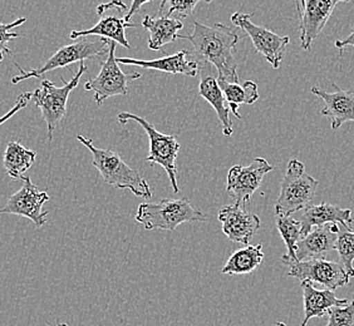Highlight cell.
<instances>
[{"label":"cell","instance_id":"cell-21","mask_svg":"<svg viewBox=\"0 0 354 326\" xmlns=\"http://www.w3.org/2000/svg\"><path fill=\"white\" fill-rule=\"evenodd\" d=\"M142 27L149 33V48L161 50L166 44L176 41L178 30L184 28L183 21L165 17H143Z\"/></svg>","mask_w":354,"mask_h":326},{"label":"cell","instance_id":"cell-22","mask_svg":"<svg viewBox=\"0 0 354 326\" xmlns=\"http://www.w3.org/2000/svg\"><path fill=\"white\" fill-rule=\"evenodd\" d=\"M136 24H132L124 19H120L117 17H107L102 18L101 21L95 24V27L87 29V30H73L69 38L71 39H78L81 37H88V35H98L104 39H109L121 44L122 47L130 49V43L126 39V29L127 28H135Z\"/></svg>","mask_w":354,"mask_h":326},{"label":"cell","instance_id":"cell-18","mask_svg":"<svg viewBox=\"0 0 354 326\" xmlns=\"http://www.w3.org/2000/svg\"><path fill=\"white\" fill-rule=\"evenodd\" d=\"M299 222L301 224V235L304 238L314 227L324 224H337L351 229L353 218L351 209H341L339 206L323 202L308 206L306 210H303Z\"/></svg>","mask_w":354,"mask_h":326},{"label":"cell","instance_id":"cell-17","mask_svg":"<svg viewBox=\"0 0 354 326\" xmlns=\"http://www.w3.org/2000/svg\"><path fill=\"white\" fill-rule=\"evenodd\" d=\"M333 87V93L319 87H313L310 92L324 101L326 107L322 109V115L330 119L332 129L337 131L344 123L354 122V92L343 90L335 84Z\"/></svg>","mask_w":354,"mask_h":326},{"label":"cell","instance_id":"cell-35","mask_svg":"<svg viewBox=\"0 0 354 326\" xmlns=\"http://www.w3.org/2000/svg\"><path fill=\"white\" fill-rule=\"evenodd\" d=\"M277 326H286V323H283V321H278Z\"/></svg>","mask_w":354,"mask_h":326},{"label":"cell","instance_id":"cell-26","mask_svg":"<svg viewBox=\"0 0 354 326\" xmlns=\"http://www.w3.org/2000/svg\"><path fill=\"white\" fill-rule=\"evenodd\" d=\"M275 222L288 249V253L281 256V261L284 264L297 262V245L303 238L301 224L292 216H275Z\"/></svg>","mask_w":354,"mask_h":326},{"label":"cell","instance_id":"cell-29","mask_svg":"<svg viewBox=\"0 0 354 326\" xmlns=\"http://www.w3.org/2000/svg\"><path fill=\"white\" fill-rule=\"evenodd\" d=\"M328 314L327 326H354V300L347 305L335 306Z\"/></svg>","mask_w":354,"mask_h":326},{"label":"cell","instance_id":"cell-4","mask_svg":"<svg viewBox=\"0 0 354 326\" xmlns=\"http://www.w3.org/2000/svg\"><path fill=\"white\" fill-rule=\"evenodd\" d=\"M319 182L306 172V166L298 160H290L275 204V216H290L294 212L306 210L315 198Z\"/></svg>","mask_w":354,"mask_h":326},{"label":"cell","instance_id":"cell-9","mask_svg":"<svg viewBox=\"0 0 354 326\" xmlns=\"http://www.w3.org/2000/svg\"><path fill=\"white\" fill-rule=\"evenodd\" d=\"M289 266L288 276L308 282H317L326 286L327 290L335 291L342 286L349 284L351 278L348 276L344 267L339 262L328 261L326 258H310L297 262H286Z\"/></svg>","mask_w":354,"mask_h":326},{"label":"cell","instance_id":"cell-12","mask_svg":"<svg viewBox=\"0 0 354 326\" xmlns=\"http://www.w3.org/2000/svg\"><path fill=\"white\" fill-rule=\"evenodd\" d=\"M339 0H300L297 1L299 14L300 48L310 50L314 41L326 27Z\"/></svg>","mask_w":354,"mask_h":326},{"label":"cell","instance_id":"cell-19","mask_svg":"<svg viewBox=\"0 0 354 326\" xmlns=\"http://www.w3.org/2000/svg\"><path fill=\"white\" fill-rule=\"evenodd\" d=\"M118 64L136 66L145 69H153L171 75H189L196 77L198 73V61H195L187 50H180L175 55H166L153 61H142L135 58H117Z\"/></svg>","mask_w":354,"mask_h":326},{"label":"cell","instance_id":"cell-23","mask_svg":"<svg viewBox=\"0 0 354 326\" xmlns=\"http://www.w3.org/2000/svg\"><path fill=\"white\" fill-rule=\"evenodd\" d=\"M37 153L35 151L28 150L23 144L12 141L7 144L3 156V164L8 175L14 180H21L35 161Z\"/></svg>","mask_w":354,"mask_h":326},{"label":"cell","instance_id":"cell-14","mask_svg":"<svg viewBox=\"0 0 354 326\" xmlns=\"http://www.w3.org/2000/svg\"><path fill=\"white\" fill-rule=\"evenodd\" d=\"M218 220L223 224V232L234 242L249 245L250 240L260 229V218L236 204L225 206L218 212Z\"/></svg>","mask_w":354,"mask_h":326},{"label":"cell","instance_id":"cell-33","mask_svg":"<svg viewBox=\"0 0 354 326\" xmlns=\"http://www.w3.org/2000/svg\"><path fill=\"white\" fill-rule=\"evenodd\" d=\"M120 8V10L121 12H124L126 10V6L121 3V1H112V3H109V4H102V6H100V7L97 8V14L98 15H102L106 10H109V8Z\"/></svg>","mask_w":354,"mask_h":326},{"label":"cell","instance_id":"cell-5","mask_svg":"<svg viewBox=\"0 0 354 326\" xmlns=\"http://www.w3.org/2000/svg\"><path fill=\"white\" fill-rule=\"evenodd\" d=\"M87 67L84 63L80 64L75 77L69 82H64L63 87H57L49 79H41V88L32 93V102L41 109V117L47 123L48 141H53V132L67 113V102L72 90L77 88Z\"/></svg>","mask_w":354,"mask_h":326},{"label":"cell","instance_id":"cell-13","mask_svg":"<svg viewBox=\"0 0 354 326\" xmlns=\"http://www.w3.org/2000/svg\"><path fill=\"white\" fill-rule=\"evenodd\" d=\"M21 180L24 181L23 187L9 198L7 204L0 209V215L10 213L23 216L33 221L37 227H41L48 216V211H43V204L47 202L49 196L47 192L33 184L30 177L24 176Z\"/></svg>","mask_w":354,"mask_h":326},{"label":"cell","instance_id":"cell-32","mask_svg":"<svg viewBox=\"0 0 354 326\" xmlns=\"http://www.w3.org/2000/svg\"><path fill=\"white\" fill-rule=\"evenodd\" d=\"M145 4H147V1H133V3H132V6H131L130 9H129V12H127L126 15H124V18H123V19L130 23L131 18H132L135 14L138 13V12H140V9H141V7L145 6Z\"/></svg>","mask_w":354,"mask_h":326},{"label":"cell","instance_id":"cell-24","mask_svg":"<svg viewBox=\"0 0 354 326\" xmlns=\"http://www.w3.org/2000/svg\"><path fill=\"white\" fill-rule=\"evenodd\" d=\"M264 258L263 246L248 245L244 249L234 252L221 272L226 275H246L254 271Z\"/></svg>","mask_w":354,"mask_h":326},{"label":"cell","instance_id":"cell-36","mask_svg":"<svg viewBox=\"0 0 354 326\" xmlns=\"http://www.w3.org/2000/svg\"><path fill=\"white\" fill-rule=\"evenodd\" d=\"M57 326H68L66 323H59V324H57Z\"/></svg>","mask_w":354,"mask_h":326},{"label":"cell","instance_id":"cell-1","mask_svg":"<svg viewBox=\"0 0 354 326\" xmlns=\"http://www.w3.org/2000/svg\"><path fill=\"white\" fill-rule=\"evenodd\" d=\"M177 39H186L191 43L194 52L191 57L198 63L212 66L220 81L239 83L238 61L235 59V48L238 46V33L221 23L205 26L194 21L191 35H177Z\"/></svg>","mask_w":354,"mask_h":326},{"label":"cell","instance_id":"cell-6","mask_svg":"<svg viewBox=\"0 0 354 326\" xmlns=\"http://www.w3.org/2000/svg\"><path fill=\"white\" fill-rule=\"evenodd\" d=\"M118 121L121 124H126L130 121H135L142 126L146 131L147 136L150 138V155L147 161L152 164H160L164 167L167 176L170 178V184L174 192H180V187L177 184L176 160L180 151V143L175 136H169L158 132L147 119L142 117L136 116L130 112H122L118 115Z\"/></svg>","mask_w":354,"mask_h":326},{"label":"cell","instance_id":"cell-10","mask_svg":"<svg viewBox=\"0 0 354 326\" xmlns=\"http://www.w3.org/2000/svg\"><path fill=\"white\" fill-rule=\"evenodd\" d=\"M272 171V166L263 157L252 160L249 166L236 164L227 173L226 191L235 200V204L245 209L255 191H258L266 173Z\"/></svg>","mask_w":354,"mask_h":326},{"label":"cell","instance_id":"cell-15","mask_svg":"<svg viewBox=\"0 0 354 326\" xmlns=\"http://www.w3.org/2000/svg\"><path fill=\"white\" fill-rule=\"evenodd\" d=\"M341 224H330L314 227L307 236L297 245V261L310 258H326L328 253L335 250V242Z\"/></svg>","mask_w":354,"mask_h":326},{"label":"cell","instance_id":"cell-28","mask_svg":"<svg viewBox=\"0 0 354 326\" xmlns=\"http://www.w3.org/2000/svg\"><path fill=\"white\" fill-rule=\"evenodd\" d=\"M198 1H183V0H164L160 6V17L170 18L171 15H177L178 21L190 17Z\"/></svg>","mask_w":354,"mask_h":326},{"label":"cell","instance_id":"cell-25","mask_svg":"<svg viewBox=\"0 0 354 326\" xmlns=\"http://www.w3.org/2000/svg\"><path fill=\"white\" fill-rule=\"evenodd\" d=\"M218 82L224 93L225 99L229 103L230 111L239 119L243 118L239 113V107L241 104H254L259 99L258 86L255 82L246 81L243 86H240L239 83H229L220 79Z\"/></svg>","mask_w":354,"mask_h":326},{"label":"cell","instance_id":"cell-31","mask_svg":"<svg viewBox=\"0 0 354 326\" xmlns=\"http://www.w3.org/2000/svg\"><path fill=\"white\" fill-rule=\"evenodd\" d=\"M30 99H32V92H23V93L18 95L17 103H15V106H14L13 108L10 109V111H8L4 116L0 117V126H1L3 123L9 121V119H10L14 115H17L19 111L26 108L28 106V103L30 102Z\"/></svg>","mask_w":354,"mask_h":326},{"label":"cell","instance_id":"cell-16","mask_svg":"<svg viewBox=\"0 0 354 326\" xmlns=\"http://www.w3.org/2000/svg\"><path fill=\"white\" fill-rule=\"evenodd\" d=\"M198 73H200V84H198V95L205 98L212 104L218 119L223 126L224 136L230 137L232 135V123L229 117V111L225 106L224 93L218 86V77L214 75V67L207 63H198Z\"/></svg>","mask_w":354,"mask_h":326},{"label":"cell","instance_id":"cell-34","mask_svg":"<svg viewBox=\"0 0 354 326\" xmlns=\"http://www.w3.org/2000/svg\"><path fill=\"white\" fill-rule=\"evenodd\" d=\"M335 47L338 48V49L341 50V55L344 48L354 47V29L353 32L349 35L348 38H346V39H339V41H335Z\"/></svg>","mask_w":354,"mask_h":326},{"label":"cell","instance_id":"cell-27","mask_svg":"<svg viewBox=\"0 0 354 326\" xmlns=\"http://www.w3.org/2000/svg\"><path fill=\"white\" fill-rule=\"evenodd\" d=\"M335 250L341 258V264L352 279L354 278V231L349 227L341 226L338 232V238L335 242Z\"/></svg>","mask_w":354,"mask_h":326},{"label":"cell","instance_id":"cell-8","mask_svg":"<svg viewBox=\"0 0 354 326\" xmlns=\"http://www.w3.org/2000/svg\"><path fill=\"white\" fill-rule=\"evenodd\" d=\"M115 41H109V50L107 59L103 61L102 67L95 78H91L86 82L84 88L92 90L95 95L93 99L98 106H101L106 99L115 95H126L129 92V82L140 78V73H123L118 63Z\"/></svg>","mask_w":354,"mask_h":326},{"label":"cell","instance_id":"cell-2","mask_svg":"<svg viewBox=\"0 0 354 326\" xmlns=\"http://www.w3.org/2000/svg\"><path fill=\"white\" fill-rule=\"evenodd\" d=\"M77 140L84 144L93 156V166L101 173L103 181L115 186L120 190H130L137 198L150 200L152 190L150 184L143 178L138 171L133 170L123 161L118 153L111 150H101L95 147L91 138L78 135Z\"/></svg>","mask_w":354,"mask_h":326},{"label":"cell","instance_id":"cell-11","mask_svg":"<svg viewBox=\"0 0 354 326\" xmlns=\"http://www.w3.org/2000/svg\"><path fill=\"white\" fill-rule=\"evenodd\" d=\"M232 21L234 26L243 29L250 37L257 53L264 55L272 68H279L286 55V46L290 41L289 37H280L266 28L254 24L250 14L236 12L232 14Z\"/></svg>","mask_w":354,"mask_h":326},{"label":"cell","instance_id":"cell-30","mask_svg":"<svg viewBox=\"0 0 354 326\" xmlns=\"http://www.w3.org/2000/svg\"><path fill=\"white\" fill-rule=\"evenodd\" d=\"M26 21H27V18L21 17V18H18L17 21H14L13 23H9V24L0 23V61L4 59L6 55H12V50L8 47V43L12 39L21 37L18 33L13 32V29L24 24Z\"/></svg>","mask_w":354,"mask_h":326},{"label":"cell","instance_id":"cell-3","mask_svg":"<svg viewBox=\"0 0 354 326\" xmlns=\"http://www.w3.org/2000/svg\"><path fill=\"white\" fill-rule=\"evenodd\" d=\"M136 221L146 230L174 231L185 222H206L207 216L191 204L189 198H162L158 202L140 204Z\"/></svg>","mask_w":354,"mask_h":326},{"label":"cell","instance_id":"cell-7","mask_svg":"<svg viewBox=\"0 0 354 326\" xmlns=\"http://www.w3.org/2000/svg\"><path fill=\"white\" fill-rule=\"evenodd\" d=\"M109 50V41L104 38H100L95 41H80L64 46L58 49L55 55H52L46 64L39 69L33 70H23L17 64V67L21 69V75H15L12 79L13 84H18L21 82L29 79V78H41L44 73H48L55 69L68 67L69 64L73 63H82L86 59H92L101 55H106Z\"/></svg>","mask_w":354,"mask_h":326},{"label":"cell","instance_id":"cell-20","mask_svg":"<svg viewBox=\"0 0 354 326\" xmlns=\"http://www.w3.org/2000/svg\"><path fill=\"white\" fill-rule=\"evenodd\" d=\"M303 303H304V319L301 326H307L309 320L313 318H323L330 309L335 306L347 305V299H339L330 290H318L312 282L303 281Z\"/></svg>","mask_w":354,"mask_h":326}]
</instances>
